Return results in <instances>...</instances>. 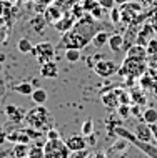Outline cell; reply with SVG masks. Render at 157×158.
Here are the masks:
<instances>
[{
    "instance_id": "1",
    "label": "cell",
    "mask_w": 157,
    "mask_h": 158,
    "mask_svg": "<svg viewBox=\"0 0 157 158\" xmlns=\"http://www.w3.org/2000/svg\"><path fill=\"white\" fill-rule=\"evenodd\" d=\"M100 30L99 20H95L90 14H85L82 19H79L74 23V27L69 32L62 33V38L59 42L57 48H79L82 50L92 42V37Z\"/></svg>"
},
{
    "instance_id": "2",
    "label": "cell",
    "mask_w": 157,
    "mask_h": 158,
    "mask_svg": "<svg viewBox=\"0 0 157 158\" xmlns=\"http://www.w3.org/2000/svg\"><path fill=\"white\" fill-rule=\"evenodd\" d=\"M25 122L30 125L33 130H50L52 128V123H54V118L50 112L47 108H45L44 105H37L35 108L28 110L27 113H25Z\"/></svg>"
},
{
    "instance_id": "3",
    "label": "cell",
    "mask_w": 157,
    "mask_h": 158,
    "mask_svg": "<svg viewBox=\"0 0 157 158\" xmlns=\"http://www.w3.org/2000/svg\"><path fill=\"white\" fill-rule=\"evenodd\" d=\"M114 131H116L117 136L125 138L127 142L132 143L134 147L139 148L142 153H146L149 158H157V147H154V145H150V143H147V142H141V140L134 135V131H129L125 127H116V128H114Z\"/></svg>"
},
{
    "instance_id": "4",
    "label": "cell",
    "mask_w": 157,
    "mask_h": 158,
    "mask_svg": "<svg viewBox=\"0 0 157 158\" xmlns=\"http://www.w3.org/2000/svg\"><path fill=\"white\" fill-rule=\"evenodd\" d=\"M147 70V65H146V60H139V58H132V57H125V60L122 62V65L119 67V72L117 75H122V77H141L146 73Z\"/></svg>"
},
{
    "instance_id": "5",
    "label": "cell",
    "mask_w": 157,
    "mask_h": 158,
    "mask_svg": "<svg viewBox=\"0 0 157 158\" xmlns=\"http://www.w3.org/2000/svg\"><path fill=\"white\" fill-rule=\"evenodd\" d=\"M70 150L62 140H49L44 147V158H69Z\"/></svg>"
},
{
    "instance_id": "6",
    "label": "cell",
    "mask_w": 157,
    "mask_h": 158,
    "mask_svg": "<svg viewBox=\"0 0 157 158\" xmlns=\"http://www.w3.org/2000/svg\"><path fill=\"white\" fill-rule=\"evenodd\" d=\"M33 57H35V60L40 63H45L49 60H52L54 55H55V47L50 44V42H40V44L33 45L32 52H30Z\"/></svg>"
},
{
    "instance_id": "7",
    "label": "cell",
    "mask_w": 157,
    "mask_h": 158,
    "mask_svg": "<svg viewBox=\"0 0 157 158\" xmlns=\"http://www.w3.org/2000/svg\"><path fill=\"white\" fill-rule=\"evenodd\" d=\"M94 72L99 77H102V78H109V77L116 75L119 72V65L114 60L104 58V60H97L94 63Z\"/></svg>"
},
{
    "instance_id": "8",
    "label": "cell",
    "mask_w": 157,
    "mask_h": 158,
    "mask_svg": "<svg viewBox=\"0 0 157 158\" xmlns=\"http://www.w3.org/2000/svg\"><path fill=\"white\" fill-rule=\"evenodd\" d=\"M75 22H77V20H75V17L72 15L70 12H63V15L54 23V28L57 32H60V33H65V32H69L70 28L74 27Z\"/></svg>"
},
{
    "instance_id": "9",
    "label": "cell",
    "mask_w": 157,
    "mask_h": 158,
    "mask_svg": "<svg viewBox=\"0 0 157 158\" xmlns=\"http://www.w3.org/2000/svg\"><path fill=\"white\" fill-rule=\"evenodd\" d=\"M134 135L137 136L141 142H147L150 143L152 140H154V135H152V130H150V125H147L146 122L142 123H137L134 128Z\"/></svg>"
},
{
    "instance_id": "10",
    "label": "cell",
    "mask_w": 157,
    "mask_h": 158,
    "mask_svg": "<svg viewBox=\"0 0 157 158\" xmlns=\"http://www.w3.org/2000/svg\"><path fill=\"white\" fill-rule=\"evenodd\" d=\"M65 145L70 152H79V150H85L87 148V140L84 135H72L65 140Z\"/></svg>"
},
{
    "instance_id": "11",
    "label": "cell",
    "mask_w": 157,
    "mask_h": 158,
    "mask_svg": "<svg viewBox=\"0 0 157 158\" xmlns=\"http://www.w3.org/2000/svg\"><path fill=\"white\" fill-rule=\"evenodd\" d=\"M5 113H7V118L10 122L14 123H20L25 118V110L22 108V106H17V105H7L5 106Z\"/></svg>"
},
{
    "instance_id": "12",
    "label": "cell",
    "mask_w": 157,
    "mask_h": 158,
    "mask_svg": "<svg viewBox=\"0 0 157 158\" xmlns=\"http://www.w3.org/2000/svg\"><path fill=\"white\" fill-rule=\"evenodd\" d=\"M63 15V10L59 5H55V3H50V5L45 7V10H44V17H45V20H47V23H55Z\"/></svg>"
},
{
    "instance_id": "13",
    "label": "cell",
    "mask_w": 157,
    "mask_h": 158,
    "mask_svg": "<svg viewBox=\"0 0 157 158\" xmlns=\"http://www.w3.org/2000/svg\"><path fill=\"white\" fill-rule=\"evenodd\" d=\"M119 90L120 88H114V90H109V92H104L100 98H102V103L109 108H117L119 106Z\"/></svg>"
},
{
    "instance_id": "14",
    "label": "cell",
    "mask_w": 157,
    "mask_h": 158,
    "mask_svg": "<svg viewBox=\"0 0 157 158\" xmlns=\"http://www.w3.org/2000/svg\"><path fill=\"white\" fill-rule=\"evenodd\" d=\"M40 75L44 78H57L59 77V67L54 60H49L40 65Z\"/></svg>"
},
{
    "instance_id": "15",
    "label": "cell",
    "mask_w": 157,
    "mask_h": 158,
    "mask_svg": "<svg viewBox=\"0 0 157 158\" xmlns=\"http://www.w3.org/2000/svg\"><path fill=\"white\" fill-rule=\"evenodd\" d=\"M150 33H154V27H152V23H146L142 27V30L137 33V37H135V44L146 47L147 42L150 40Z\"/></svg>"
},
{
    "instance_id": "16",
    "label": "cell",
    "mask_w": 157,
    "mask_h": 158,
    "mask_svg": "<svg viewBox=\"0 0 157 158\" xmlns=\"http://www.w3.org/2000/svg\"><path fill=\"white\" fill-rule=\"evenodd\" d=\"M107 45H109V48L112 50V52H122V45H124V35L122 33H110V37H109V42H107Z\"/></svg>"
},
{
    "instance_id": "17",
    "label": "cell",
    "mask_w": 157,
    "mask_h": 158,
    "mask_svg": "<svg viewBox=\"0 0 157 158\" xmlns=\"http://www.w3.org/2000/svg\"><path fill=\"white\" fill-rule=\"evenodd\" d=\"M109 37H110V33L100 28V30L97 32L94 37H92V42H90V44L94 45L95 48H102V47H105V45H107V42H109Z\"/></svg>"
},
{
    "instance_id": "18",
    "label": "cell",
    "mask_w": 157,
    "mask_h": 158,
    "mask_svg": "<svg viewBox=\"0 0 157 158\" xmlns=\"http://www.w3.org/2000/svg\"><path fill=\"white\" fill-rule=\"evenodd\" d=\"M7 140L8 142H14V143H28L30 142V136H28V133L25 130H17V131L8 133Z\"/></svg>"
},
{
    "instance_id": "19",
    "label": "cell",
    "mask_w": 157,
    "mask_h": 158,
    "mask_svg": "<svg viewBox=\"0 0 157 158\" xmlns=\"http://www.w3.org/2000/svg\"><path fill=\"white\" fill-rule=\"evenodd\" d=\"M127 57L139 58V60H146L147 50H146V47H142V45H139V44H134L129 50H127Z\"/></svg>"
},
{
    "instance_id": "20",
    "label": "cell",
    "mask_w": 157,
    "mask_h": 158,
    "mask_svg": "<svg viewBox=\"0 0 157 158\" xmlns=\"http://www.w3.org/2000/svg\"><path fill=\"white\" fill-rule=\"evenodd\" d=\"M30 27H32V30L35 32V33H42V32H44V28L47 27V20H45L44 15H39V14H37V15L30 20Z\"/></svg>"
},
{
    "instance_id": "21",
    "label": "cell",
    "mask_w": 157,
    "mask_h": 158,
    "mask_svg": "<svg viewBox=\"0 0 157 158\" xmlns=\"http://www.w3.org/2000/svg\"><path fill=\"white\" fill-rule=\"evenodd\" d=\"M30 97H32V100L35 105H44L45 102H47V92H45L44 88H33Z\"/></svg>"
},
{
    "instance_id": "22",
    "label": "cell",
    "mask_w": 157,
    "mask_h": 158,
    "mask_svg": "<svg viewBox=\"0 0 157 158\" xmlns=\"http://www.w3.org/2000/svg\"><path fill=\"white\" fill-rule=\"evenodd\" d=\"M14 92L20 93V95H27V97H30V95H32V92H33V85H32V83H28V82H22V83L15 85V87H14Z\"/></svg>"
},
{
    "instance_id": "23",
    "label": "cell",
    "mask_w": 157,
    "mask_h": 158,
    "mask_svg": "<svg viewBox=\"0 0 157 158\" xmlns=\"http://www.w3.org/2000/svg\"><path fill=\"white\" fill-rule=\"evenodd\" d=\"M142 122H146L147 125L157 123V110L155 108H146L142 113Z\"/></svg>"
},
{
    "instance_id": "24",
    "label": "cell",
    "mask_w": 157,
    "mask_h": 158,
    "mask_svg": "<svg viewBox=\"0 0 157 158\" xmlns=\"http://www.w3.org/2000/svg\"><path fill=\"white\" fill-rule=\"evenodd\" d=\"M65 60L69 63H77L80 60V50L79 48H67L65 50Z\"/></svg>"
},
{
    "instance_id": "25",
    "label": "cell",
    "mask_w": 157,
    "mask_h": 158,
    "mask_svg": "<svg viewBox=\"0 0 157 158\" xmlns=\"http://www.w3.org/2000/svg\"><path fill=\"white\" fill-rule=\"evenodd\" d=\"M130 97H132V100H134L135 105H146L147 103V98L141 92V88H135V90H132V92H130Z\"/></svg>"
},
{
    "instance_id": "26",
    "label": "cell",
    "mask_w": 157,
    "mask_h": 158,
    "mask_svg": "<svg viewBox=\"0 0 157 158\" xmlns=\"http://www.w3.org/2000/svg\"><path fill=\"white\" fill-rule=\"evenodd\" d=\"M17 48H19V52H22V53H30L33 45H32V42L28 40V38H20L19 44H17Z\"/></svg>"
},
{
    "instance_id": "27",
    "label": "cell",
    "mask_w": 157,
    "mask_h": 158,
    "mask_svg": "<svg viewBox=\"0 0 157 158\" xmlns=\"http://www.w3.org/2000/svg\"><path fill=\"white\" fill-rule=\"evenodd\" d=\"M80 130H82V135L84 136H89L94 133V120L92 118H89V120H85L82 123V127H80Z\"/></svg>"
},
{
    "instance_id": "28",
    "label": "cell",
    "mask_w": 157,
    "mask_h": 158,
    "mask_svg": "<svg viewBox=\"0 0 157 158\" xmlns=\"http://www.w3.org/2000/svg\"><path fill=\"white\" fill-rule=\"evenodd\" d=\"M80 5L84 7L85 14H90V12L99 5V2H97V0H80Z\"/></svg>"
},
{
    "instance_id": "29",
    "label": "cell",
    "mask_w": 157,
    "mask_h": 158,
    "mask_svg": "<svg viewBox=\"0 0 157 158\" xmlns=\"http://www.w3.org/2000/svg\"><path fill=\"white\" fill-rule=\"evenodd\" d=\"M116 110H117V113L120 115L122 118H129L130 115H132L130 113V105H125V103H119V106Z\"/></svg>"
},
{
    "instance_id": "30",
    "label": "cell",
    "mask_w": 157,
    "mask_h": 158,
    "mask_svg": "<svg viewBox=\"0 0 157 158\" xmlns=\"http://www.w3.org/2000/svg\"><path fill=\"white\" fill-rule=\"evenodd\" d=\"M122 20V15H120V7H114L110 8V22H112L114 25L119 23Z\"/></svg>"
},
{
    "instance_id": "31",
    "label": "cell",
    "mask_w": 157,
    "mask_h": 158,
    "mask_svg": "<svg viewBox=\"0 0 157 158\" xmlns=\"http://www.w3.org/2000/svg\"><path fill=\"white\" fill-rule=\"evenodd\" d=\"M146 50H147V55H150V57L157 55V40H155V38H150V40L147 42Z\"/></svg>"
},
{
    "instance_id": "32",
    "label": "cell",
    "mask_w": 157,
    "mask_h": 158,
    "mask_svg": "<svg viewBox=\"0 0 157 158\" xmlns=\"http://www.w3.org/2000/svg\"><path fill=\"white\" fill-rule=\"evenodd\" d=\"M54 3H55V5L60 7L63 12H67V10H70V7L75 3V0H55Z\"/></svg>"
},
{
    "instance_id": "33",
    "label": "cell",
    "mask_w": 157,
    "mask_h": 158,
    "mask_svg": "<svg viewBox=\"0 0 157 158\" xmlns=\"http://www.w3.org/2000/svg\"><path fill=\"white\" fill-rule=\"evenodd\" d=\"M28 158H44V148L35 147L28 150Z\"/></svg>"
},
{
    "instance_id": "34",
    "label": "cell",
    "mask_w": 157,
    "mask_h": 158,
    "mask_svg": "<svg viewBox=\"0 0 157 158\" xmlns=\"http://www.w3.org/2000/svg\"><path fill=\"white\" fill-rule=\"evenodd\" d=\"M99 5L104 8V10H110V8L116 7V0H99Z\"/></svg>"
},
{
    "instance_id": "35",
    "label": "cell",
    "mask_w": 157,
    "mask_h": 158,
    "mask_svg": "<svg viewBox=\"0 0 157 158\" xmlns=\"http://www.w3.org/2000/svg\"><path fill=\"white\" fill-rule=\"evenodd\" d=\"M102 10H104L102 7H100V5H97V7L94 8V10L90 12V15L94 17L95 20H102Z\"/></svg>"
},
{
    "instance_id": "36",
    "label": "cell",
    "mask_w": 157,
    "mask_h": 158,
    "mask_svg": "<svg viewBox=\"0 0 157 158\" xmlns=\"http://www.w3.org/2000/svg\"><path fill=\"white\" fill-rule=\"evenodd\" d=\"M127 143H129V142H127L125 138H120L119 142H116V143H114L112 150H124V148L127 147Z\"/></svg>"
},
{
    "instance_id": "37",
    "label": "cell",
    "mask_w": 157,
    "mask_h": 158,
    "mask_svg": "<svg viewBox=\"0 0 157 158\" xmlns=\"http://www.w3.org/2000/svg\"><path fill=\"white\" fill-rule=\"evenodd\" d=\"M55 0H37V12H40V8L42 7H47V5H50V3H54Z\"/></svg>"
},
{
    "instance_id": "38",
    "label": "cell",
    "mask_w": 157,
    "mask_h": 158,
    "mask_svg": "<svg viewBox=\"0 0 157 158\" xmlns=\"http://www.w3.org/2000/svg\"><path fill=\"white\" fill-rule=\"evenodd\" d=\"M47 138H49V140H57V138H59V131L55 130L54 127L50 128V130H47Z\"/></svg>"
},
{
    "instance_id": "39",
    "label": "cell",
    "mask_w": 157,
    "mask_h": 158,
    "mask_svg": "<svg viewBox=\"0 0 157 158\" xmlns=\"http://www.w3.org/2000/svg\"><path fill=\"white\" fill-rule=\"evenodd\" d=\"M75 155H72V158H89V153L85 150H79V152H74Z\"/></svg>"
},
{
    "instance_id": "40",
    "label": "cell",
    "mask_w": 157,
    "mask_h": 158,
    "mask_svg": "<svg viewBox=\"0 0 157 158\" xmlns=\"http://www.w3.org/2000/svg\"><path fill=\"white\" fill-rule=\"evenodd\" d=\"M3 142H7V133L3 131V127L0 125V145H2Z\"/></svg>"
},
{
    "instance_id": "41",
    "label": "cell",
    "mask_w": 157,
    "mask_h": 158,
    "mask_svg": "<svg viewBox=\"0 0 157 158\" xmlns=\"http://www.w3.org/2000/svg\"><path fill=\"white\" fill-rule=\"evenodd\" d=\"M150 130H152V135H154V140L157 142V123H152V125H150Z\"/></svg>"
},
{
    "instance_id": "42",
    "label": "cell",
    "mask_w": 157,
    "mask_h": 158,
    "mask_svg": "<svg viewBox=\"0 0 157 158\" xmlns=\"http://www.w3.org/2000/svg\"><path fill=\"white\" fill-rule=\"evenodd\" d=\"M146 2L149 3L150 7H155V5H157V0H146Z\"/></svg>"
},
{
    "instance_id": "43",
    "label": "cell",
    "mask_w": 157,
    "mask_h": 158,
    "mask_svg": "<svg viewBox=\"0 0 157 158\" xmlns=\"http://www.w3.org/2000/svg\"><path fill=\"white\" fill-rule=\"evenodd\" d=\"M127 2H129V0H116V5H124Z\"/></svg>"
},
{
    "instance_id": "44",
    "label": "cell",
    "mask_w": 157,
    "mask_h": 158,
    "mask_svg": "<svg viewBox=\"0 0 157 158\" xmlns=\"http://www.w3.org/2000/svg\"><path fill=\"white\" fill-rule=\"evenodd\" d=\"M90 158H105L104 155H100V153H97V155H92Z\"/></svg>"
},
{
    "instance_id": "45",
    "label": "cell",
    "mask_w": 157,
    "mask_h": 158,
    "mask_svg": "<svg viewBox=\"0 0 157 158\" xmlns=\"http://www.w3.org/2000/svg\"><path fill=\"white\" fill-rule=\"evenodd\" d=\"M3 60H5V57H3V55H0V62L3 63Z\"/></svg>"
},
{
    "instance_id": "46",
    "label": "cell",
    "mask_w": 157,
    "mask_h": 158,
    "mask_svg": "<svg viewBox=\"0 0 157 158\" xmlns=\"http://www.w3.org/2000/svg\"><path fill=\"white\" fill-rule=\"evenodd\" d=\"M22 2H37V0H22Z\"/></svg>"
},
{
    "instance_id": "47",
    "label": "cell",
    "mask_w": 157,
    "mask_h": 158,
    "mask_svg": "<svg viewBox=\"0 0 157 158\" xmlns=\"http://www.w3.org/2000/svg\"><path fill=\"white\" fill-rule=\"evenodd\" d=\"M2 68H3V63H2V62H0V72H2Z\"/></svg>"
},
{
    "instance_id": "48",
    "label": "cell",
    "mask_w": 157,
    "mask_h": 158,
    "mask_svg": "<svg viewBox=\"0 0 157 158\" xmlns=\"http://www.w3.org/2000/svg\"><path fill=\"white\" fill-rule=\"evenodd\" d=\"M155 70H157V67H155Z\"/></svg>"
},
{
    "instance_id": "49",
    "label": "cell",
    "mask_w": 157,
    "mask_h": 158,
    "mask_svg": "<svg viewBox=\"0 0 157 158\" xmlns=\"http://www.w3.org/2000/svg\"><path fill=\"white\" fill-rule=\"evenodd\" d=\"M97 2H99V0H97Z\"/></svg>"
}]
</instances>
